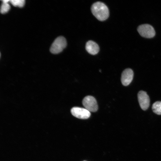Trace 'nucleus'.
Returning a JSON list of instances; mask_svg holds the SVG:
<instances>
[{
	"label": "nucleus",
	"instance_id": "f03ea898",
	"mask_svg": "<svg viewBox=\"0 0 161 161\" xmlns=\"http://www.w3.org/2000/svg\"><path fill=\"white\" fill-rule=\"evenodd\" d=\"M66 45V39L63 36H59L52 43L50 48V51L54 54H58L62 51Z\"/></svg>",
	"mask_w": 161,
	"mask_h": 161
},
{
	"label": "nucleus",
	"instance_id": "9b49d317",
	"mask_svg": "<svg viewBox=\"0 0 161 161\" xmlns=\"http://www.w3.org/2000/svg\"><path fill=\"white\" fill-rule=\"evenodd\" d=\"M10 9V6L7 3L2 2L1 5L0 12L1 14H5L7 13Z\"/></svg>",
	"mask_w": 161,
	"mask_h": 161
},
{
	"label": "nucleus",
	"instance_id": "1a4fd4ad",
	"mask_svg": "<svg viewBox=\"0 0 161 161\" xmlns=\"http://www.w3.org/2000/svg\"><path fill=\"white\" fill-rule=\"evenodd\" d=\"M152 109L153 112L158 115L161 114V101H157L152 105Z\"/></svg>",
	"mask_w": 161,
	"mask_h": 161
},
{
	"label": "nucleus",
	"instance_id": "423d86ee",
	"mask_svg": "<svg viewBox=\"0 0 161 161\" xmlns=\"http://www.w3.org/2000/svg\"><path fill=\"white\" fill-rule=\"evenodd\" d=\"M138 101L141 108L143 110H147L150 105V100L147 93L143 91H140L137 94Z\"/></svg>",
	"mask_w": 161,
	"mask_h": 161
},
{
	"label": "nucleus",
	"instance_id": "20e7f679",
	"mask_svg": "<svg viewBox=\"0 0 161 161\" xmlns=\"http://www.w3.org/2000/svg\"><path fill=\"white\" fill-rule=\"evenodd\" d=\"M138 32L142 37L150 38L154 37L155 34L153 27L148 24H143L139 26L137 29Z\"/></svg>",
	"mask_w": 161,
	"mask_h": 161
},
{
	"label": "nucleus",
	"instance_id": "0eeeda50",
	"mask_svg": "<svg viewBox=\"0 0 161 161\" xmlns=\"http://www.w3.org/2000/svg\"><path fill=\"white\" fill-rule=\"evenodd\" d=\"M134 73L130 68L125 69L122 72L121 78L122 84L124 86H127L131 82L133 78Z\"/></svg>",
	"mask_w": 161,
	"mask_h": 161
},
{
	"label": "nucleus",
	"instance_id": "39448f33",
	"mask_svg": "<svg viewBox=\"0 0 161 161\" xmlns=\"http://www.w3.org/2000/svg\"><path fill=\"white\" fill-rule=\"evenodd\" d=\"M72 114L74 117L81 119H86L91 115L90 112L85 108L74 107L71 110Z\"/></svg>",
	"mask_w": 161,
	"mask_h": 161
},
{
	"label": "nucleus",
	"instance_id": "f8f14e48",
	"mask_svg": "<svg viewBox=\"0 0 161 161\" xmlns=\"http://www.w3.org/2000/svg\"><path fill=\"white\" fill-rule=\"evenodd\" d=\"M10 0H1V1H2V2H4V3H8V2L9 1H10Z\"/></svg>",
	"mask_w": 161,
	"mask_h": 161
},
{
	"label": "nucleus",
	"instance_id": "f257e3e1",
	"mask_svg": "<svg viewBox=\"0 0 161 161\" xmlns=\"http://www.w3.org/2000/svg\"><path fill=\"white\" fill-rule=\"evenodd\" d=\"M91 10L93 14L99 21H104L109 16L108 7L101 2L97 1L94 3L92 6Z\"/></svg>",
	"mask_w": 161,
	"mask_h": 161
},
{
	"label": "nucleus",
	"instance_id": "9d476101",
	"mask_svg": "<svg viewBox=\"0 0 161 161\" xmlns=\"http://www.w3.org/2000/svg\"><path fill=\"white\" fill-rule=\"evenodd\" d=\"M10 2L13 6L19 7H23L25 3L24 0H11Z\"/></svg>",
	"mask_w": 161,
	"mask_h": 161
},
{
	"label": "nucleus",
	"instance_id": "6e6552de",
	"mask_svg": "<svg viewBox=\"0 0 161 161\" xmlns=\"http://www.w3.org/2000/svg\"><path fill=\"white\" fill-rule=\"evenodd\" d=\"M85 47L87 52L92 55L97 54L99 50V47L98 45L91 40L89 41L86 42Z\"/></svg>",
	"mask_w": 161,
	"mask_h": 161
},
{
	"label": "nucleus",
	"instance_id": "7ed1b4c3",
	"mask_svg": "<svg viewBox=\"0 0 161 161\" xmlns=\"http://www.w3.org/2000/svg\"><path fill=\"white\" fill-rule=\"evenodd\" d=\"M82 103L85 108L90 112H95L98 110L97 101L95 98L92 96L88 95L85 97Z\"/></svg>",
	"mask_w": 161,
	"mask_h": 161
}]
</instances>
